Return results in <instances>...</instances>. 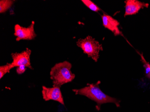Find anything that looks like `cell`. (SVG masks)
<instances>
[{
    "mask_svg": "<svg viewBox=\"0 0 150 112\" xmlns=\"http://www.w3.org/2000/svg\"><path fill=\"white\" fill-rule=\"evenodd\" d=\"M100 81L95 84H88L86 87L78 89H73V92L76 95H82L88 98L97 103V109L99 110L101 105L103 104L111 103L119 107L120 101L115 98L109 96L104 93L99 87Z\"/></svg>",
    "mask_w": 150,
    "mask_h": 112,
    "instance_id": "1",
    "label": "cell"
},
{
    "mask_svg": "<svg viewBox=\"0 0 150 112\" xmlns=\"http://www.w3.org/2000/svg\"><path fill=\"white\" fill-rule=\"evenodd\" d=\"M102 22L103 27L108 30L111 31L115 36L122 35V32L119 28L120 23L117 19H115L111 16L103 13L102 15Z\"/></svg>",
    "mask_w": 150,
    "mask_h": 112,
    "instance_id": "8",
    "label": "cell"
},
{
    "mask_svg": "<svg viewBox=\"0 0 150 112\" xmlns=\"http://www.w3.org/2000/svg\"><path fill=\"white\" fill-rule=\"evenodd\" d=\"M81 1L88 9L93 11L98 12L99 11H101L99 7L95 3H93L91 0H82Z\"/></svg>",
    "mask_w": 150,
    "mask_h": 112,
    "instance_id": "11",
    "label": "cell"
},
{
    "mask_svg": "<svg viewBox=\"0 0 150 112\" xmlns=\"http://www.w3.org/2000/svg\"><path fill=\"white\" fill-rule=\"evenodd\" d=\"M76 45L83 50L84 54L87 55L88 57L91 58L95 62H97L99 58V53L103 50L102 44L90 36L78 39Z\"/></svg>",
    "mask_w": 150,
    "mask_h": 112,
    "instance_id": "3",
    "label": "cell"
},
{
    "mask_svg": "<svg viewBox=\"0 0 150 112\" xmlns=\"http://www.w3.org/2000/svg\"><path fill=\"white\" fill-rule=\"evenodd\" d=\"M60 87L58 86L52 87L42 86V94L44 100L45 101L50 100L56 101L64 106V98Z\"/></svg>",
    "mask_w": 150,
    "mask_h": 112,
    "instance_id": "6",
    "label": "cell"
},
{
    "mask_svg": "<svg viewBox=\"0 0 150 112\" xmlns=\"http://www.w3.org/2000/svg\"><path fill=\"white\" fill-rule=\"evenodd\" d=\"M32 51L28 48L21 53H12L11 57L13 59L12 64L15 67H18L21 66H24L31 70L33 68L30 62V56Z\"/></svg>",
    "mask_w": 150,
    "mask_h": 112,
    "instance_id": "5",
    "label": "cell"
},
{
    "mask_svg": "<svg viewBox=\"0 0 150 112\" xmlns=\"http://www.w3.org/2000/svg\"><path fill=\"white\" fill-rule=\"evenodd\" d=\"M72 65L67 61L56 63L50 71V79L53 86L60 87L61 86L71 82L75 78V75L71 72Z\"/></svg>",
    "mask_w": 150,
    "mask_h": 112,
    "instance_id": "2",
    "label": "cell"
},
{
    "mask_svg": "<svg viewBox=\"0 0 150 112\" xmlns=\"http://www.w3.org/2000/svg\"><path fill=\"white\" fill-rule=\"evenodd\" d=\"M35 22L33 21L30 26L27 27L16 24L15 26L14 36L16 37L17 41L20 40H32L37 37L34 30Z\"/></svg>",
    "mask_w": 150,
    "mask_h": 112,
    "instance_id": "4",
    "label": "cell"
},
{
    "mask_svg": "<svg viewBox=\"0 0 150 112\" xmlns=\"http://www.w3.org/2000/svg\"><path fill=\"white\" fill-rule=\"evenodd\" d=\"M125 3V16L136 15L140 10L144 8H147L149 4L139 1L138 0H126Z\"/></svg>",
    "mask_w": 150,
    "mask_h": 112,
    "instance_id": "7",
    "label": "cell"
},
{
    "mask_svg": "<svg viewBox=\"0 0 150 112\" xmlns=\"http://www.w3.org/2000/svg\"><path fill=\"white\" fill-rule=\"evenodd\" d=\"M15 1L1 0L0 1V13H4L12 6Z\"/></svg>",
    "mask_w": 150,
    "mask_h": 112,
    "instance_id": "9",
    "label": "cell"
},
{
    "mask_svg": "<svg viewBox=\"0 0 150 112\" xmlns=\"http://www.w3.org/2000/svg\"><path fill=\"white\" fill-rule=\"evenodd\" d=\"M140 55L141 57L143 63L144 64V66L145 68L146 76L148 78H150V64L145 60L142 55Z\"/></svg>",
    "mask_w": 150,
    "mask_h": 112,
    "instance_id": "12",
    "label": "cell"
},
{
    "mask_svg": "<svg viewBox=\"0 0 150 112\" xmlns=\"http://www.w3.org/2000/svg\"><path fill=\"white\" fill-rule=\"evenodd\" d=\"M15 66L13 65L12 63H7L4 66H0V79H1L7 73H9L10 70Z\"/></svg>",
    "mask_w": 150,
    "mask_h": 112,
    "instance_id": "10",
    "label": "cell"
},
{
    "mask_svg": "<svg viewBox=\"0 0 150 112\" xmlns=\"http://www.w3.org/2000/svg\"><path fill=\"white\" fill-rule=\"evenodd\" d=\"M26 66H21L17 67L16 69V72L18 75L23 74L26 71Z\"/></svg>",
    "mask_w": 150,
    "mask_h": 112,
    "instance_id": "13",
    "label": "cell"
}]
</instances>
